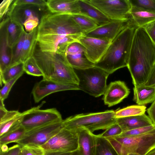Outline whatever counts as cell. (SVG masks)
I'll return each instance as SVG.
<instances>
[{"label":"cell","mask_w":155,"mask_h":155,"mask_svg":"<svg viewBox=\"0 0 155 155\" xmlns=\"http://www.w3.org/2000/svg\"><path fill=\"white\" fill-rule=\"evenodd\" d=\"M84 35L71 15L50 12L43 15L40 19L37 41L43 50L54 52L59 41L66 35Z\"/></svg>","instance_id":"1"},{"label":"cell","mask_w":155,"mask_h":155,"mask_svg":"<svg viewBox=\"0 0 155 155\" xmlns=\"http://www.w3.org/2000/svg\"><path fill=\"white\" fill-rule=\"evenodd\" d=\"M155 63V45L143 27H137L127 66L134 86L146 82Z\"/></svg>","instance_id":"2"},{"label":"cell","mask_w":155,"mask_h":155,"mask_svg":"<svg viewBox=\"0 0 155 155\" xmlns=\"http://www.w3.org/2000/svg\"><path fill=\"white\" fill-rule=\"evenodd\" d=\"M33 57L43 73V79L78 85V79L65 53L42 52L36 47Z\"/></svg>","instance_id":"3"},{"label":"cell","mask_w":155,"mask_h":155,"mask_svg":"<svg viewBox=\"0 0 155 155\" xmlns=\"http://www.w3.org/2000/svg\"><path fill=\"white\" fill-rule=\"evenodd\" d=\"M133 23L126 27L110 42L105 52L95 66L111 74L127 67L135 31Z\"/></svg>","instance_id":"4"},{"label":"cell","mask_w":155,"mask_h":155,"mask_svg":"<svg viewBox=\"0 0 155 155\" xmlns=\"http://www.w3.org/2000/svg\"><path fill=\"white\" fill-rule=\"evenodd\" d=\"M115 111L81 114L69 117L63 120L64 127L69 130L83 128L91 133L100 130H106L116 123Z\"/></svg>","instance_id":"5"},{"label":"cell","mask_w":155,"mask_h":155,"mask_svg":"<svg viewBox=\"0 0 155 155\" xmlns=\"http://www.w3.org/2000/svg\"><path fill=\"white\" fill-rule=\"evenodd\" d=\"M74 69L79 80V90L95 97L104 94L109 75L108 73L95 66L84 69Z\"/></svg>","instance_id":"6"},{"label":"cell","mask_w":155,"mask_h":155,"mask_svg":"<svg viewBox=\"0 0 155 155\" xmlns=\"http://www.w3.org/2000/svg\"><path fill=\"white\" fill-rule=\"evenodd\" d=\"M42 104L22 112L21 125L27 130L63 120L60 113L55 108L41 109Z\"/></svg>","instance_id":"7"},{"label":"cell","mask_w":155,"mask_h":155,"mask_svg":"<svg viewBox=\"0 0 155 155\" xmlns=\"http://www.w3.org/2000/svg\"><path fill=\"white\" fill-rule=\"evenodd\" d=\"M111 21L130 20L132 5L130 0H87Z\"/></svg>","instance_id":"8"},{"label":"cell","mask_w":155,"mask_h":155,"mask_svg":"<svg viewBox=\"0 0 155 155\" xmlns=\"http://www.w3.org/2000/svg\"><path fill=\"white\" fill-rule=\"evenodd\" d=\"M63 120L27 131L25 135L16 143L21 146L40 147L64 127Z\"/></svg>","instance_id":"9"},{"label":"cell","mask_w":155,"mask_h":155,"mask_svg":"<svg viewBox=\"0 0 155 155\" xmlns=\"http://www.w3.org/2000/svg\"><path fill=\"white\" fill-rule=\"evenodd\" d=\"M112 137L122 144L126 155L130 153L145 155L155 147V128L136 136Z\"/></svg>","instance_id":"10"},{"label":"cell","mask_w":155,"mask_h":155,"mask_svg":"<svg viewBox=\"0 0 155 155\" xmlns=\"http://www.w3.org/2000/svg\"><path fill=\"white\" fill-rule=\"evenodd\" d=\"M45 152H73L78 149V135L64 127L40 147Z\"/></svg>","instance_id":"11"},{"label":"cell","mask_w":155,"mask_h":155,"mask_svg":"<svg viewBox=\"0 0 155 155\" xmlns=\"http://www.w3.org/2000/svg\"><path fill=\"white\" fill-rule=\"evenodd\" d=\"M71 90H79L78 85L60 83L43 78L35 84L31 93L35 102L38 103L51 94Z\"/></svg>","instance_id":"12"},{"label":"cell","mask_w":155,"mask_h":155,"mask_svg":"<svg viewBox=\"0 0 155 155\" xmlns=\"http://www.w3.org/2000/svg\"><path fill=\"white\" fill-rule=\"evenodd\" d=\"M78 41L85 48L84 54L86 57L94 64L98 61L102 57L111 42L84 35L79 38Z\"/></svg>","instance_id":"13"},{"label":"cell","mask_w":155,"mask_h":155,"mask_svg":"<svg viewBox=\"0 0 155 155\" xmlns=\"http://www.w3.org/2000/svg\"><path fill=\"white\" fill-rule=\"evenodd\" d=\"M133 23L128 21L112 20L84 34L85 36L112 41L128 25Z\"/></svg>","instance_id":"14"},{"label":"cell","mask_w":155,"mask_h":155,"mask_svg":"<svg viewBox=\"0 0 155 155\" xmlns=\"http://www.w3.org/2000/svg\"><path fill=\"white\" fill-rule=\"evenodd\" d=\"M130 93V89L124 82L120 81L112 82L107 86L103 100L105 104L111 107L121 102Z\"/></svg>","instance_id":"15"},{"label":"cell","mask_w":155,"mask_h":155,"mask_svg":"<svg viewBox=\"0 0 155 155\" xmlns=\"http://www.w3.org/2000/svg\"><path fill=\"white\" fill-rule=\"evenodd\" d=\"M76 131L78 135V150L81 155H95L97 135L83 128L70 130Z\"/></svg>","instance_id":"16"},{"label":"cell","mask_w":155,"mask_h":155,"mask_svg":"<svg viewBox=\"0 0 155 155\" xmlns=\"http://www.w3.org/2000/svg\"><path fill=\"white\" fill-rule=\"evenodd\" d=\"M39 7L34 5H23L16 6L13 2L8 13V17L23 25L28 19L34 17L38 18L37 9ZM24 26V25H23Z\"/></svg>","instance_id":"17"},{"label":"cell","mask_w":155,"mask_h":155,"mask_svg":"<svg viewBox=\"0 0 155 155\" xmlns=\"http://www.w3.org/2000/svg\"><path fill=\"white\" fill-rule=\"evenodd\" d=\"M46 6L53 13L80 14L78 0H48Z\"/></svg>","instance_id":"18"},{"label":"cell","mask_w":155,"mask_h":155,"mask_svg":"<svg viewBox=\"0 0 155 155\" xmlns=\"http://www.w3.org/2000/svg\"><path fill=\"white\" fill-rule=\"evenodd\" d=\"M116 122L122 132L153 124L149 116L145 113L139 115L116 118Z\"/></svg>","instance_id":"19"},{"label":"cell","mask_w":155,"mask_h":155,"mask_svg":"<svg viewBox=\"0 0 155 155\" xmlns=\"http://www.w3.org/2000/svg\"><path fill=\"white\" fill-rule=\"evenodd\" d=\"M8 45L12 48L18 42L25 31L24 26L9 17L3 19Z\"/></svg>","instance_id":"20"},{"label":"cell","mask_w":155,"mask_h":155,"mask_svg":"<svg viewBox=\"0 0 155 155\" xmlns=\"http://www.w3.org/2000/svg\"><path fill=\"white\" fill-rule=\"evenodd\" d=\"M0 29V73H1L11 64L12 50L8 44L4 21L1 22Z\"/></svg>","instance_id":"21"},{"label":"cell","mask_w":155,"mask_h":155,"mask_svg":"<svg viewBox=\"0 0 155 155\" xmlns=\"http://www.w3.org/2000/svg\"><path fill=\"white\" fill-rule=\"evenodd\" d=\"M78 4L80 14L91 18L98 26L103 25L111 21L87 0H78Z\"/></svg>","instance_id":"22"},{"label":"cell","mask_w":155,"mask_h":155,"mask_svg":"<svg viewBox=\"0 0 155 155\" xmlns=\"http://www.w3.org/2000/svg\"><path fill=\"white\" fill-rule=\"evenodd\" d=\"M134 101L139 105H144L155 100V88L143 84L134 86Z\"/></svg>","instance_id":"23"},{"label":"cell","mask_w":155,"mask_h":155,"mask_svg":"<svg viewBox=\"0 0 155 155\" xmlns=\"http://www.w3.org/2000/svg\"><path fill=\"white\" fill-rule=\"evenodd\" d=\"M130 15L134 24L137 27H143L155 21V12L132 6Z\"/></svg>","instance_id":"24"},{"label":"cell","mask_w":155,"mask_h":155,"mask_svg":"<svg viewBox=\"0 0 155 155\" xmlns=\"http://www.w3.org/2000/svg\"><path fill=\"white\" fill-rule=\"evenodd\" d=\"M38 27L30 32H27L24 42L20 61L24 63L32 57L37 43Z\"/></svg>","instance_id":"25"},{"label":"cell","mask_w":155,"mask_h":155,"mask_svg":"<svg viewBox=\"0 0 155 155\" xmlns=\"http://www.w3.org/2000/svg\"><path fill=\"white\" fill-rule=\"evenodd\" d=\"M26 130L21 125L0 137V147L12 142L16 143L26 135Z\"/></svg>","instance_id":"26"},{"label":"cell","mask_w":155,"mask_h":155,"mask_svg":"<svg viewBox=\"0 0 155 155\" xmlns=\"http://www.w3.org/2000/svg\"><path fill=\"white\" fill-rule=\"evenodd\" d=\"M66 55L68 62L74 68L84 69L95 66V64L89 60L84 53Z\"/></svg>","instance_id":"27"},{"label":"cell","mask_w":155,"mask_h":155,"mask_svg":"<svg viewBox=\"0 0 155 155\" xmlns=\"http://www.w3.org/2000/svg\"><path fill=\"white\" fill-rule=\"evenodd\" d=\"M71 16L84 34L92 31L99 26L93 20L84 15L78 14L71 15Z\"/></svg>","instance_id":"28"},{"label":"cell","mask_w":155,"mask_h":155,"mask_svg":"<svg viewBox=\"0 0 155 155\" xmlns=\"http://www.w3.org/2000/svg\"><path fill=\"white\" fill-rule=\"evenodd\" d=\"M24 63L20 62L10 66L0 73V84H5L20 74L24 73Z\"/></svg>","instance_id":"29"},{"label":"cell","mask_w":155,"mask_h":155,"mask_svg":"<svg viewBox=\"0 0 155 155\" xmlns=\"http://www.w3.org/2000/svg\"><path fill=\"white\" fill-rule=\"evenodd\" d=\"M97 142L95 155H118L109 141L97 135Z\"/></svg>","instance_id":"30"},{"label":"cell","mask_w":155,"mask_h":155,"mask_svg":"<svg viewBox=\"0 0 155 155\" xmlns=\"http://www.w3.org/2000/svg\"><path fill=\"white\" fill-rule=\"evenodd\" d=\"M146 107L145 105H133L115 111L116 118L142 115L145 113Z\"/></svg>","instance_id":"31"},{"label":"cell","mask_w":155,"mask_h":155,"mask_svg":"<svg viewBox=\"0 0 155 155\" xmlns=\"http://www.w3.org/2000/svg\"><path fill=\"white\" fill-rule=\"evenodd\" d=\"M22 113L4 121L0 123V137L21 125Z\"/></svg>","instance_id":"32"},{"label":"cell","mask_w":155,"mask_h":155,"mask_svg":"<svg viewBox=\"0 0 155 155\" xmlns=\"http://www.w3.org/2000/svg\"><path fill=\"white\" fill-rule=\"evenodd\" d=\"M26 33L25 31H23L18 42L11 48V62L10 66L21 62V58Z\"/></svg>","instance_id":"33"},{"label":"cell","mask_w":155,"mask_h":155,"mask_svg":"<svg viewBox=\"0 0 155 155\" xmlns=\"http://www.w3.org/2000/svg\"><path fill=\"white\" fill-rule=\"evenodd\" d=\"M24 71L27 74L35 76H43V73L33 56L24 63Z\"/></svg>","instance_id":"34"},{"label":"cell","mask_w":155,"mask_h":155,"mask_svg":"<svg viewBox=\"0 0 155 155\" xmlns=\"http://www.w3.org/2000/svg\"><path fill=\"white\" fill-rule=\"evenodd\" d=\"M83 35H66L58 42L56 52L65 53L68 46L74 42H78L79 38Z\"/></svg>","instance_id":"35"},{"label":"cell","mask_w":155,"mask_h":155,"mask_svg":"<svg viewBox=\"0 0 155 155\" xmlns=\"http://www.w3.org/2000/svg\"><path fill=\"white\" fill-rule=\"evenodd\" d=\"M154 128L155 125L153 124L123 132L119 136L116 137H123L136 136L145 133Z\"/></svg>","instance_id":"36"},{"label":"cell","mask_w":155,"mask_h":155,"mask_svg":"<svg viewBox=\"0 0 155 155\" xmlns=\"http://www.w3.org/2000/svg\"><path fill=\"white\" fill-rule=\"evenodd\" d=\"M132 6L155 12V0H130Z\"/></svg>","instance_id":"37"},{"label":"cell","mask_w":155,"mask_h":155,"mask_svg":"<svg viewBox=\"0 0 155 155\" xmlns=\"http://www.w3.org/2000/svg\"><path fill=\"white\" fill-rule=\"evenodd\" d=\"M23 73H22L20 74L4 84V85L0 91V100L4 101L7 98L13 86Z\"/></svg>","instance_id":"38"},{"label":"cell","mask_w":155,"mask_h":155,"mask_svg":"<svg viewBox=\"0 0 155 155\" xmlns=\"http://www.w3.org/2000/svg\"><path fill=\"white\" fill-rule=\"evenodd\" d=\"M45 153V151L40 147L27 145L21 146L20 155H44Z\"/></svg>","instance_id":"39"},{"label":"cell","mask_w":155,"mask_h":155,"mask_svg":"<svg viewBox=\"0 0 155 155\" xmlns=\"http://www.w3.org/2000/svg\"><path fill=\"white\" fill-rule=\"evenodd\" d=\"M122 132L120 127L116 123L110 126L100 135L102 137L107 139L118 136Z\"/></svg>","instance_id":"40"},{"label":"cell","mask_w":155,"mask_h":155,"mask_svg":"<svg viewBox=\"0 0 155 155\" xmlns=\"http://www.w3.org/2000/svg\"><path fill=\"white\" fill-rule=\"evenodd\" d=\"M13 4L16 6L34 5L42 8L46 6V1L45 0H17Z\"/></svg>","instance_id":"41"},{"label":"cell","mask_w":155,"mask_h":155,"mask_svg":"<svg viewBox=\"0 0 155 155\" xmlns=\"http://www.w3.org/2000/svg\"><path fill=\"white\" fill-rule=\"evenodd\" d=\"M84 47L79 42H75L71 44L68 47L65 54L74 55L84 53Z\"/></svg>","instance_id":"42"},{"label":"cell","mask_w":155,"mask_h":155,"mask_svg":"<svg viewBox=\"0 0 155 155\" xmlns=\"http://www.w3.org/2000/svg\"><path fill=\"white\" fill-rule=\"evenodd\" d=\"M39 18L34 17L29 18L26 20L23 24L26 31L30 32L38 27L39 24Z\"/></svg>","instance_id":"43"},{"label":"cell","mask_w":155,"mask_h":155,"mask_svg":"<svg viewBox=\"0 0 155 155\" xmlns=\"http://www.w3.org/2000/svg\"><path fill=\"white\" fill-rule=\"evenodd\" d=\"M21 146L18 144H15L3 150H0V155H19Z\"/></svg>","instance_id":"44"},{"label":"cell","mask_w":155,"mask_h":155,"mask_svg":"<svg viewBox=\"0 0 155 155\" xmlns=\"http://www.w3.org/2000/svg\"><path fill=\"white\" fill-rule=\"evenodd\" d=\"M13 0H4L0 5V18L1 20L8 12Z\"/></svg>","instance_id":"45"},{"label":"cell","mask_w":155,"mask_h":155,"mask_svg":"<svg viewBox=\"0 0 155 155\" xmlns=\"http://www.w3.org/2000/svg\"><path fill=\"white\" fill-rule=\"evenodd\" d=\"M111 144L118 155H126L122 144L112 137L107 138Z\"/></svg>","instance_id":"46"},{"label":"cell","mask_w":155,"mask_h":155,"mask_svg":"<svg viewBox=\"0 0 155 155\" xmlns=\"http://www.w3.org/2000/svg\"><path fill=\"white\" fill-rule=\"evenodd\" d=\"M143 27L155 45V21Z\"/></svg>","instance_id":"47"},{"label":"cell","mask_w":155,"mask_h":155,"mask_svg":"<svg viewBox=\"0 0 155 155\" xmlns=\"http://www.w3.org/2000/svg\"><path fill=\"white\" fill-rule=\"evenodd\" d=\"M143 85L145 86L155 88V63L151 70L147 81Z\"/></svg>","instance_id":"48"},{"label":"cell","mask_w":155,"mask_h":155,"mask_svg":"<svg viewBox=\"0 0 155 155\" xmlns=\"http://www.w3.org/2000/svg\"><path fill=\"white\" fill-rule=\"evenodd\" d=\"M149 117L155 125V100L152 104L147 109Z\"/></svg>","instance_id":"49"},{"label":"cell","mask_w":155,"mask_h":155,"mask_svg":"<svg viewBox=\"0 0 155 155\" xmlns=\"http://www.w3.org/2000/svg\"><path fill=\"white\" fill-rule=\"evenodd\" d=\"M71 153L59 152H45L44 155H70Z\"/></svg>","instance_id":"50"},{"label":"cell","mask_w":155,"mask_h":155,"mask_svg":"<svg viewBox=\"0 0 155 155\" xmlns=\"http://www.w3.org/2000/svg\"><path fill=\"white\" fill-rule=\"evenodd\" d=\"M145 155H155V147L151 149Z\"/></svg>","instance_id":"51"},{"label":"cell","mask_w":155,"mask_h":155,"mask_svg":"<svg viewBox=\"0 0 155 155\" xmlns=\"http://www.w3.org/2000/svg\"><path fill=\"white\" fill-rule=\"evenodd\" d=\"M70 155H81V154L78 149L77 150L71 153Z\"/></svg>","instance_id":"52"},{"label":"cell","mask_w":155,"mask_h":155,"mask_svg":"<svg viewBox=\"0 0 155 155\" xmlns=\"http://www.w3.org/2000/svg\"><path fill=\"white\" fill-rule=\"evenodd\" d=\"M127 155H141L138 154L134 153H128Z\"/></svg>","instance_id":"53"},{"label":"cell","mask_w":155,"mask_h":155,"mask_svg":"<svg viewBox=\"0 0 155 155\" xmlns=\"http://www.w3.org/2000/svg\"></svg>","instance_id":"54"}]
</instances>
